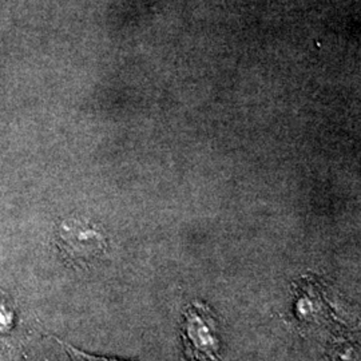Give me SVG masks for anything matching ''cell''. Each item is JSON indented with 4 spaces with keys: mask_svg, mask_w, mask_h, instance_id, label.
I'll use <instances>...</instances> for the list:
<instances>
[{
    "mask_svg": "<svg viewBox=\"0 0 361 361\" xmlns=\"http://www.w3.org/2000/svg\"><path fill=\"white\" fill-rule=\"evenodd\" d=\"M182 341L186 361H221L219 324L209 307L193 302L185 310Z\"/></svg>",
    "mask_w": 361,
    "mask_h": 361,
    "instance_id": "6da1fadb",
    "label": "cell"
},
{
    "mask_svg": "<svg viewBox=\"0 0 361 361\" xmlns=\"http://www.w3.org/2000/svg\"><path fill=\"white\" fill-rule=\"evenodd\" d=\"M66 348L70 352V355H71V357H73L74 361H118L111 360V359H104V357H94V356L86 355V353H83V352H80L78 349H74L73 347H70V345H67Z\"/></svg>",
    "mask_w": 361,
    "mask_h": 361,
    "instance_id": "7a4b0ae2",
    "label": "cell"
}]
</instances>
